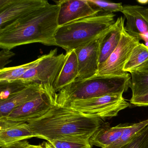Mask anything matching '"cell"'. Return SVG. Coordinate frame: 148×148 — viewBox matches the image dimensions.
Segmentation results:
<instances>
[{"label":"cell","mask_w":148,"mask_h":148,"mask_svg":"<svg viewBox=\"0 0 148 148\" xmlns=\"http://www.w3.org/2000/svg\"><path fill=\"white\" fill-rule=\"evenodd\" d=\"M105 121L86 115L67 106L55 104L43 116L28 122L31 130L38 138L89 142Z\"/></svg>","instance_id":"6da1fadb"},{"label":"cell","mask_w":148,"mask_h":148,"mask_svg":"<svg viewBox=\"0 0 148 148\" xmlns=\"http://www.w3.org/2000/svg\"><path fill=\"white\" fill-rule=\"evenodd\" d=\"M60 6L49 4L0 28V47L12 50L33 43L56 46Z\"/></svg>","instance_id":"7a4b0ae2"},{"label":"cell","mask_w":148,"mask_h":148,"mask_svg":"<svg viewBox=\"0 0 148 148\" xmlns=\"http://www.w3.org/2000/svg\"><path fill=\"white\" fill-rule=\"evenodd\" d=\"M115 16L103 12L59 27L55 35L56 46L66 52L76 50L103 36L115 23Z\"/></svg>","instance_id":"3957f363"},{"label":"cell","mask_w":148,"mask_h":148,"mask_svg":"<svg viewBox=\"0 0 148 148\" xmlns=\"http://www.w3.org/2000/svg\"><path fill=\"white\" fill-rule=\"evenodd\" d=\"M131 79L129 73L123 76H95L87 80H75L56 93L55 103L59 106H66L76 100L123 93L130 88Z\"/></svg>","instance_id":"277c9868"},{"label":"cell","mask_w":148,"mask_h":148,"mask_svg":"<svg viewBox=\"0 0 148 148\" xmlns=\"http://www.w3.org/2000/svg\"><path fill=\"white\" fill-rule=\"evenodd\" d=\"M123 94L113 93L76 100L66 106L84 114L97 117L105 121L116 116L119 112L130 106Z\"/></svg>","instance_id":"5b68a950"},{"label":"cell","mask_w":148,"mask_h":148,"mask_svg":"<svg viewBox=\"0 0 148 148\" xmlns=\"http://www.w3.org/2000/svg\"><path fill=\"white\" fill-rule=\"evenodd\" d=\"M38 62L20 79L27 83H37L53 87L62 69L65 54H58V50L39 57Z\"/></svg>","instance_id":"8992f818"},{"label":"cell","mask_w":148,"mask_h":148,"mask_svg":"<svg viewBox=\"0 0 148 148\" xmlns=\"http://www.w3.org/2000/svg\"><path fill=\"white\" fill-rule=\"evenodd\" d=\"M139 43L138 39L127 33L124 28L116 48L99 66L95 76H123L129 74L124 71V67L133 48Z\"/></svg>","instance_id":"52a82bcc"},{"label":"cell","mask_w":148,"mask_h":148,"mask_svg":"<svg viewBox=\"0 0 148 148\" xmlns=\"http://www.w3.org/2000/svg\"><path fill=\"white\" fill-rule=\"evenodd\" d=\"M56 93L53 90L47 91L18 106L4 119L15 122L28 123L40 117L55 105Z\"/></svg>","instance_id":"ba28073f"},{"label":"cell","mask_w":148,"mask_h":148,"mask_svg":"<svg viewBox=\"0 0 148 148\" xmlns=\"http://www.w3.org/2000/svg\"><path fill=\"white\" fill-rule=\"evenodd\" d=\"M49 4L47 0H0V28Z\"/></svg>","instance_id":"9c48e42d"},{"label":"cell","mask_w":148,"mask_h":148,"mask_svg":"<svg viewBox=\"0 0 148 148\" xmlns=\"http://www.w3.org/2000/svg\"><path fill=\"white\" fill-rule=\"evenodd\" d=\"M103 36L75 50L78 66L77 81L90 79L97 73L100 40Z\"/></svg>","instance_id":"30bf717a"},{"label":"cell","mask_w":148,"mask_h":148,"mask_svg":"<svg viewBox=\"0 0 148 148\" xmlns=\"http://www.w3.org/2000/svg\"><path fill=\"white\" fill-rule=\"evenodd\" d=\"M121 12L126 19L125 30L148 47V8L138 5H124Z\"/></svg>","instance_id":"8fae6325"},{"label":"cell","mask_w":148,"mask_h":148,"mask_svg":"<svg viewBox=\"0 0 148 148\" xmlns=\"http://www.w3.org/2000/svg\"><path fill=\"white\" fill-rule=\"evenodd\" d=\"M55 2L60 6L59 27L97 15L102 12V10L92 5L89 0H63Z\"/></svg>","instance_id":"7c38bea8"},{"label":"cell","mask_w":148,"mask_h":148,"mask_svg":"<svg viewBox=\"0 0 148 148\" xmlns=\"http://www.w3.org/2000/svg\"><path fill=\"white\" fill-rule=\"evenodd\" d=\"M52 90H54L53 87L45 86L41 84H30L7 99L0 101V119L5 118L18 106L34 99L47 91Z\"/></svg>","instance_id":"4fadbf2b"},{"label":"cell","mask_w":148,"mask_h":148,"mask_svg":"<svg viewBox=\"0 0 148 148\" xmlns=\"http://www.w3.org/2000/svg\"><path fill=\"white\" fill-rule=\"evenodd\" d=\"M37 137L27 123L0 119V146H7L32 138Z\"/></svg>","instance_id":"5bb4252c"},{"label":"cell","mask_w":148,"mask_h":148,"mask_svg":"<svg viewBox=\"0 0 148 148\" xmlns=\"http://www.w3.org/2000/svg\"><path fill=\"white\" fill-rule=\"evenodd\" d=\"M125 19V18L122 16L118 18L115 23L101 38L99 60V67L106 61L119 44L124 29Z\"/></svg>","instance_id":"9a60e30c"},{"label":"cell","mask_w":148,"mask_h":148,"mask_svg":"<svg viewBox=\"0 0 148 148\" xmlns=\"http://www.w3.org/2000/svg\"><path fill=\"white\" fill-rule=\"evenodd\" d=\"M129 123H121L111 127L108 122H104L89 140L92 146L101 148H110L120 138L125 128Z\"/></svg>","instance_id":"2e32d148"},{"label":"cell","mask_w":148,"mask_h":148,"mask_svg":"<svg viewBox=\"0 0 148 148\" xmlns=\"http://www.w3.org/2000/svg\"><path fill=\"white\" fill-rule=\"evenodd\" d=\"M78 73V60L75 50L66 52L62 69L53 88L56 92L75 81Z\"/></svg>","instance_id":"e0dca14e"},{"label":"cell","mask_w":148,"mask_h":148,"mask_svg":"<svg viewBox=\"0 0 148 148\" xmlns=\"http://www.w3.org/2000/svg\"><path fill=\"white\" fill-rule=\"evenodd\" d=\"M148 61V47L143 43H138L132 50L130 56L124 67L125 72L135 71Z\"/></svg>","instance_id":"ac0fdd59"},{"label":"cell","mask_w":148,"mask_h":148,"mask_svg":"<svg viewBox=\"0 0 148 148\" xmlns=\"http://www.w3.org/2000/svg\"><path fill=\"white\" fill-rule=\"evenodd\" d=\"M131 77L130 88L132 96L135 98L148 92V71H132L130 73Z\"/></svg>","instance_id":"d6986e66"},{"label":"cell","mask_w":148,"mask_h":148,"mask_svg":"<svg viewBox=\"0 0 148 148\" xmlns=\"http://www.w3.org/2000/svg\"><path fill=\"white\" fill-rule=\"evenodd\" d=\"M147 125L148 119L138 123L129 124L125 128L120 138L110 148H120L123 146L134 139Z\"/></svg>","instance_id":"ffe728a7"},{"label":"cell","mask_w":148,"mask_h":148,"mask_svg":"<svg viewBox=\"0 0 148 148\" xmlns=\"http://www.w3.org/2000/svg\"><path fill=\"white\" fill-rule=\"evenodd\" d=\"M39 60V57L36 60L25 64L0 70V82L19 79L29 69L36 64Z\"/></svg>","instance_id":"44dd1931"},{"label":"cell","mask_w":148,"mask_h":148,"mask_svg":"<svg viewBox=\"0 0 148 148\" xmlns=\"http://www.w3.org/2000/svg\"><path fill=\"white\" fill-rule=\"evenodd\" d=\"M31 84L21 79L0 82V101L7 99Z\"/></svg>","instance_id":"7402d4cb"},{"label":"cell","mask_w":148,"mask_h":148,"mask_svg":"<svg viewBox=\"0 0 148 148\" xmlns=\"http://www.w3.org/2000/svg\"><path fill=\"white\" fill-rule=\"evenodd\" d=\"M44 148H91L89 142L55 140L47 141L42 144Z\"/></svg>","instance_id":"603a6c76"},{"label":"cell","mask_w":148,"mask_h":148,"mask_svg":"<svg viewBox=\"0 0 148 148\" xmlns=\"http://www.w3.org/2000/svg\"><path fill=\"white\" fill-rule=\"evenodd\" d=\"M89 1L95 7L107 13L121 12L123 6L122 3H113L101 0H89Z\"/></svg>","instance_id":"cb8c5ba5"},{"label":"cell","mask_w":148,"mask_h":148,"mask_svg":"<svg viewBox=\"0 0 148 148\" xmlns=\"http://www.w3.org/2000/svg\"><path fill=\"white\" fill-rule=\"evenodd\" d=\"M120 148H148V125L131 142Z\"/></svg>","instance_id":"d4e9b609"},{"label":"cell","mask_w":148,"mask_h":148,"mask_svg":"<svg viewBox=\"0 0 148 148\" xmlns=\"http://www.w3.org/2000/svg\"><path fill=\"white\" fill-rule=\"evenodd\" d=\"M14 55L15 53L11 50L1 49L0 51V70L5 68V66L11 62L10 59Z\"/></svg>","instance_id":"484cf974"},{"label":"cell","mask_w":148,"mask_h":148,"mask_svg":"<svg viewBox=\"0 0 148 148\" xmlns=\"http://www.w3.org/2000/svg\"><path fill=\"white\" fill-rule=\"evenodd\" d=\"M130 103L132 105L137 107L148 106V92L141 96L131 98Z\"/></svg>","instance_id":"4316f807"},{"label":"cell","mask_w":148,"mask_h":148,"mask_svg":"<svg viewBox=\"0 0 148 148\" xmlns=\"http://www.w3.org/2000/svg\"><path fill=\"white\" fill-rule=\"evenodd\" d=\"M30 145L27 141L25 140L7 146L1 147V148H27Z\"/></svg>","instance_id":"83f0119b"},{"label":"cell","mask_w":148,"mask_h":148,"mask_svg":"<svg viewBox=\"0 0 148 148\" xmlns=\"http://www.w3.org/2000/svg\"><path fill=\"white\" fill-rule=\"evenodd\" d=\"M136 70L148 71V61H146V62L144 63L143 64L140 66L139 67H138V68L136 69ZM136 70H135V71H136Z\"/></svg>","instance_id":"f1b7e54d"},{"label":"cell","mask_w":148,"mask_h":148,"mask_svg":"<svg viewBox=\"0 0 148 148\" xmlns=\"http://www.w3.org/2000/svg\"><path fill=\"white\" fill-rule=\"evenodd\" d=\"M27 148H44L42 145H30L29 147Z\"/></svg>","instance_id":"f546056e"}]
</instances>
